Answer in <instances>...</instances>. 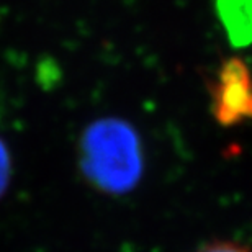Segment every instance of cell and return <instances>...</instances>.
Masks as SVG:
<instances>
[{
	"label": "cell",
	"mask_w": 252,
	"mask_h": 252,
	"mask_svg": "<svg viewBox=\"0 0 252 252\" xmlns=\"http://www.w3.org/2000/svg\"><path fill=\"white\" fill-rule=\"evenodd\" d=\"M79 165L97 190L110 195L126 193L143 175L144 158L138 133L117 118L90 123L79 141Z\"/></svg>",
	"instance_id": "obj_1"
},
{
	"label": "cell",
	"mask_w": 252,
	"mask_h": 252,
	"mask_svg": "<svg viewBox=\"0 0 252 252\" xmlns=\"http://www.w3.org/2000/svg\"><path fill=\"white\" fill-rule=\"evenodd\" d=\"M210 92L211 112L220 125L233 126L252 120V74L243 59L224 61Z\"/></svg>",
	"instance_id": "obj_2"
},
{
	"label": "cell",
	"mask_w": 252,
	"mask_h": 252,
	"mask_svg": "<svg viewBox=\"0 0 252 252\" xmlns=\"http://www.w3.org/2000/svg\"><path fill=\"white\" fill-rule=\"evenodd\" d=\"M216 10L233 46L252 44V0H216Z\"/></svg>",
	"instance_id": "obj_3"
},
{
	"label": "cell",
	"mask_w": 252,
	"mask_h": 252,
	"mask_svg": "<svg viewBox=\"0 0 252 252\" xmlns=\"http://www.w3.org/2000/svg\"><path fill=\"white\" fill-rule=\"evenodd\" d=\"M10 177H12V158H10L8 148L0 139V196L7 190Z\"/></svg>",
	"instance_id": "obj_4"
},
{
	"label": "cell",
	"mask_w": 252,
	"mask_h": 252,
	"mask_svg": "<svg viewBox=\"0 0 252 252\" xmlns=\"http://www.w3.org/2000/svg\"><path fill=\"white\" fill-rule=\"evenodd\" d=\"M195 252H252V249L236 241H213V243L201 246Z\"/></svg>",
	"instance_id": "obj_5"
}]
</instances>
